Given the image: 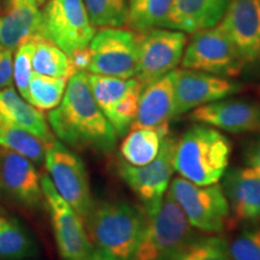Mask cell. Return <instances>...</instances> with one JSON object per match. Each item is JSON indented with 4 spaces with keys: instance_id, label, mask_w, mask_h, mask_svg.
I'll return each instance as SVG.
<instances>
[{
    "instance_id": "26",
    "label": "cell",
    "mask_w": 260,
    "mask_h": 260,
    "mask_svg": "<svg viewBox=\"0 0 260 260\" xmlns=\"http://www.w3.org/2000/svg\"><path fill=\"white\" fill-rule=\"evenodd\" d=\"M32 71L45 76L70 79L75 74L70 57L52 42L37 39L32 53Z\"/></svg>"
},
{
    "instance_id": "35",
    "label": "cell",
    "mask_w": 260,
    "mask_h": 260,
    "mask_svg": "<svg viewBox=\"0 0 260 260\" xmlns=\"http://www.w3.org/2000/svg\"><path fill=\"white\" fill-rule=\"evenodd\" d=\"M69 57H70L71 64H73L74 67L75 73H76V71L88 70V67L90 63V53H89L88 47L74 52V53Z\"/></svg>"
},
{
    "instance_id": "9",
    "label": "cell",
    "mask_w": 260,
    "mask_h": 260,
    "mask_svg": "<svg viewBox=\"0 0 260 260\" xmlns=\"http://www.w3.org/2000/svg\"><path fill=\"white\" fill-rule=\"evenodd\" d=\"M176 141L177 139L169 134L164 139L157 158L147 165L133 167L121 161L117 168L119 176L142 204L141 207L148 218L157 213L170 186L175 172L174 158Z\"/></svg>"
},
{
    "instance_id": "2",
    "label": "cell",
    "mask_w": 260,
    "mask_h": 260,
    "mask_svg": "<svg viewBox=\"0 0 260 260\" xmlns=\"http://www.w3.org/2000/svg\"><path fill=\"white\" fill-rule=\"evenodd\" d=\"M148 216L141 206L128 201H104L90 211L87 233L104 260H133Z\"/></svg>"
},
{
    "instance_id": "7",
    "label": "cell",
    "mask_w": 260,
    "mask_h": 260,
    "mask_svg": "<svg viewBox=\"0 0 260 260\" xmlns=\"http://www.w3.org/2000/svg\"><path fill=\"white\" fill-rule=\"evenodd\" d=\"M181 65L183 69L234 79L242 73L246 63L226 32L216 25L194 32L184 48Z\"/></svg>"
},
{
    "instance_id": "20",
    "label": "cell",
    "mask_w": 260,
    "mask_h": 260,
    "mask_svg": "<svg viewBox=\"0 0 260 260\" xmlns=\"http://www.w3.org/2000/svg\"><path fill=\"white\" fill-rule=\"evenodd\" d=\"M41 11L35 0H10V9L0 17V47L15 51L40 34Z\"/></svg>"
},
{
    "instance_id": "6",
    "label": "cell",
    "mask_w": 260,
    "mask_h": 260,
    "mask_svg": "<svg viewBox=\"0 0 260 260\" xmlns=\"http://www.w3.org/2000/svg\"><path fill=\"white\" fill-rule=\"evenodd\" d=\"M45 165L58 194L80 214L83 222L93 210L94 201L86 165L82 159L56 139L46 145Z\"/></svg>"
},
{
    "instance_id": "25",
    "label": "cell",
    "mask_w": 260,
    "mask_h": 260,
    "mask_svg": "<svg viewBox=\"0 0 260 260\" xmlns=\"http://www.w3.org/2000/svg\"><path fill=\"white\" fill-rule=\"evenodd\" d=\"M88 81L94 99L103 113L129 93L144 89L142 84L135 77L121 79L105 75L88 74Z\"/></svg>"
},
{
    "instance_id": "29",
    "label": "cell",
    "mask_w": 260,
    "mask_h": 260,
    "mask_svg": "<svg viewBox=\"0 0 260 260\" xmlns=\"http://www.w3.org/2000/svg\"><path fill=\"white\" fill-rule=\"evenodd\" d=\"M170 260H233L229 242L222 236H191Z\"/></svg>"
},
{
    "instance_id": "5",
    "label": "cell",
    "mask_w": 260,
    "mask_h": 260,
    "mask_svg": "<svg viewBox=\"0 0 260 260\" xmlns=\"http://www.w3.org/2000/svg\"><path fill=\"white\" fill-rule=\"evenodd\" d=\"M191 237V225L170 193L149 217L133 260H170Z\"/></svg>"
},
{
    "instance_id": "11",
    "label": "cell",
    "mask_w": 260,
    "mask_h": 260,
    "mask_svg": "<svg viewBox=\"0 0 260 260\" xmlns=\"http://www.w3.org/2000/svg\"><path fill=\"white\" fill-rule=\"evenodd\" d=\"M41 187L60 258L63 260H88L95 249L90 242L83 219L58 194L50 177H41Z\"/></svg>"
},
{
    "instance_id": "28",
    "label": "cell",
    "mask_w": 260,
    "mask_h": 260,
    "mask_svg": "<svg viewBox=\"0 0 260 260\" xmlns=\"http://www.w3.org/2000/svg\"><path fill=\"white\" fill-rule=\"evenodd\" d=\"M69 79L32 73L28 87V103L40 111H51L63 99Z\"/></svg>"
},
{
    "instance_id": "27",
    "label": "cell",
    "mask_w": 260,
    "mask_h": 260,
    "mask_svg": "<svg viewBox=\"0 0 260 260\" xmlns=\"http://www.w3.org/2000/svg\"><path fill=\"white\" fill-rule=\"evenodd\" d=\"M0 147L19 153L37 164H41L45 160L46 145L37 136L10 124L2 117H0Z\"/></svg>"
},
{
    "instance_id": "24",
    "label": "cell",
    "mask_w": 260,
    "mask_h": 260,
    "mask_svg": "<svg viewBox=\"0 0 260 260\" xmlns=\"http://www.w3.org/2000/svg\"><path fill=\"white\" fill-rule=\"evenodd\" d=\"M126 24L134 31L165 28L174 0H126Z\"/></svg>"
},
{
    "instance_id": "8",
    "label": "cell",
    "mask_w": 260,
    "mask_h": 260,
    "mask_svg": "<svg viewBox=\"0 0 260 260\" xmlns=\"http://www.w3.org/2000/svg\"><path fill=\"white\" fill-rule=\"evenodd\" d=\"M94 34L82 0H48L41 11L39 39L52 42L68 56L88 47Z\"/></svg>"
},
{
    "instance_id": "18",
    "label": "cell",
    "mask_w": 260,
    "mask_h": 260,
    "mask_svg": "<svg viewBox=\"0 0 260 260\" xmlns=\"http://www.w3.org/2000/svg\"><path fill=\"white\" fill-rule=\"evenodd\" d=\"M176 70L146 86L140 95L138 115L132 129L157 128L174 118Z\"/></svg>"
},
{
    "instance_id": "12",
    "label": "cell",
    "mask_w": 260,
    "mask_h": 260,
    "mask_svg": "<svg viewBox=\"0 0 260 260\" xmlns=\"http://www.w3.org/2000/svg\"><path fill=\"white\" fill-rule=\"evenodd\" d=\"M90 74L133 79L138 65V37L134 30L102 28L89 42Z\"/></svg>"
},
{
    "instance_id": "19",
    "label": "cell",
    "mask_w": 260,
    "mask_h": 260,
    "mask_svg": "<svg viewBox=\"0 0 260 260\" xmlns=\"http://www.w3.org/2000/svg\"><path fill=\"white\" fill-rule=\"evenodd\" d=\"M232 0H174L165 28L188 34L220 23Z\"/></svg>"
},
{
    "instance_id": "23",
    "label": "cell",
    "mask_w": 260,
    "mask_h": 260,
    "mask_svg": "<svg viewBox=\"0 0 260 260\" xmlns=\"http://www.w3.org/2000/svg\"><path fill=\"white\" fill-rule=\"evenodd\" d=\"M38 253V245L17 219L0 214V260H24Z\"/></svg>"
},
{
    "instance_id": "38",
    "label": "cell",
    "mask_w": 260,
    "mask_h": 260,
    "mask_svg": "<svg viewBox=\"0 0 260 260\" xmlns=\"http://www.w3.org/2000/svg\"><path fill=\"white\" fill-rule=\"evenodd\" d=\"M0 48H2V47H0Z\"/></svg>"
},
{
    "instance_id": "22",
    "label": "cell",
    "mask_w": 260,
    "mask_h": 260,
    "mask_svg": "<svg viewBox=\"0 0 260 260\" xmlns=\"http://www.w3.org/2000/svg\"><path fill=\"white\" fill-rule=\"evenodd\" d=\"M169 134V124L157 128L130 129L119 147L123 161L133 167L149 164L157 158L164 139Z\"/></svg>"
},
{
    "instance_id": "4",
    "label": "cell",
    "mask_w": 260,
    "mask_h": 260,
    "mask_svg": "<svg viewBox=\"0 0 260 260\" xmlns=\"http://www.w3.org/2000/svg\"><path fill=\"white\" fill-rule=\"evenodd\" d=\"M169 193L186 214L191 228L222 233L229 225L230 209L222 184L200 186L183 177H172Z\"/></svg>"
},
{
    "instance_id": "16",
    "label": "cell",
    "mask_w": 260,
    "mask_h": 260,
    "mask_svg": "<svg viewBox=\"0 0 260 260\" xmlns=\"http://www.w3.org/2000/svg\"><path fill=\"white\" fill-rule=\"evenodd\" d=\"M0 187L16 203L28 209L45 204L41 176L31 160L4 148L0 160Z\"/></svg>"
},
{
    "instance_id": "31",
    "label": "cell",
    "mask_w": 260,
    "mask_h": 260,
    "mask_svg": "<svg viewBox=\"0 0 260 260\" xmlns=\"http://www.w3.org/2000/svg\"><path fill=\"white\" fill-rule=\"evenodd\" d=\"M35 41L28 40L16 48L14 58V82L19 94L28 102V87L30 82L32 71V53H34Z\"/></svg>"
},
{
    "instance_id": "14",
    "label": "cell",
    "mask_w": 260,
    "mask_h": 260,
    "mask_svg": "<svg viewBox=\"0 0 260 260\" xmlns=\"http://www.w3.org/2000/svg\"><path fill=\"white\" fill-rule=\"evenodd\" d=\"M189 118L232 134H260V104L252 100H218L194 109Z\"/></svg>"
},
{
    "instance_id": "37",
    "label": "cell",
    "mask_w": 260,
    "mask_h": 260,
    "mask_svg": "<svg viewBox=\"0 0 260 260\" xmlns=\"http://www.w3.org/2000/svg\"><path fill=\"white\" fill-rule=\"evenodd\" d=\"M35 2L38 3V5H41V4H44V3L46 2V0H35Z\"/></svg>"
},
{
    "instance_id": "10",
    "label": "cell",
    "mask_w": 260,
    "mask_h": 260,
    "mask_svg": "<svg viewBox=\"0 0 260 260\" xmlns=\"http://www.w3.org/2000/svg\"><path fill=\"white\" fill-rule=\"evenodd\" d=\"M135 32L138 37L135 79L145 88L176 69L183 57L188 39L186 32L168 28Z\"/></svg>"
},
{
    "instance_id": "17",
    "label": "cell",
    "mask_w": 260,
    "mask_h": 260,
    "mask_svg": "<svg viewBox=\"0 0 260 260\" xmlns=\"http://www.w3.org/2000/svg\"><path fill=\"white\" fill-rule=\"evenodd\" d=\"M222 187L230 209L228 226L260 222V176L253 169H230L224 174Z\"/></svg>"
},
{
    "instance_id": "30",
    "label": "cell",
    "mask_w": 260,
    "mask_h": 260,
    "mask_svg": "<svg viewBox=\"0 0 260 260\" xmlns=\"http://www.w3.org/2000/svg\"><path fill=\"white\" fill-rule=\"evenodd\" d=\"M94 28H121L126 24V0H82Z\"/></svg>"
},
{
    "instance_id": "13",
    "label": "cell",
    "mask_w": 260,
    "mask_h": 260,
    "mask_svg": "<svg viewBox=\"0 0 260 260\" xmlns=\"http://www.w3.org/2000/svg\"><path fill=\"white\" fill-rule=\"evenodd\" d=\"M242 88L241 83L226 77L189 69L176 70L174 118L240 93Z\"/></svg>"
},
{
    "instance_id": "33",
    "label": "cell",
    "mask_w": 260,
    "mask_h": 260,
    "mask_svg": "<svg viewBox=\"0 0 260 260\" xmlns=\"http://www.w3.org/2000/svg\"><path fill=\"white\" fill-rule=\"evenodd\" d=\"M12 82H14L12 51L0 48V90L12 87Z\"/></svg>"
},
{
    "instance_id": "21",
    "label": "cell",
    "mask_w": 260,
    "mask_h": 260,
    "mask_svg": "<svg viewBox=\"0 0 260 260\" xmlns=\"http://www.w3.org/2000/svg\"><path fill=\"white\" fill-rule=\"evenodd\" d=\"M0 117L10 124L37 136L45 145L54 140L50 124L40 110L19 96L12 87L0 90Z\"/></svg>"
},
{
    "instance_id": "34",
    "label": "cell",
    "mask_w": 260,
    "mask_h": 260,
    "mask_svg": "<svg viewBox=\"0 0 260 260\" xmlns=\"http://www.w3.org/2000/svg\"><path fill=\"white\" fill-rule=\"evenodd\" d=\"M246 165L254 170L260 176V136L248 141L243 149Z\"/></svg>"
},
{
    "instance_id": "3",
    "label": "cell",
    "mask_w": 260,
    "mask_h": 260,
    "mask_svg": "<svg viewBox=\"0 0 260 260\" xmlns=\"http://www.w3.org/2000/svg\"><path fill=\"white\" fill-rule=\"evenodd\" d=\"M232 151L230 140L218 129L195 123L177 139L175 171L200 186L219 183L229 167Z\"/></svg>"
},
{
    "instance_id": "32",
    "label": "cell",
    "mask_w": 260,
    "mask_h": 260,
    "mask_svg": "<svg viewBox=\"0 0 260 260\" xmlns=\"http://www.w3.org/2000/svg\"><path fill=\"white\" fill-rule=\"evenodd\" d=\"M233 260H260V228L247 226L229 242Z\"/></svg>"
},
{
    "instance_id": "15",
    "label": "cell",
    "mask_w": 260,
    "mask_h": 260,
    "mask_svg": "<svg viewBox=\"0 0 260 260\" xmlns=\"http://www.w3.org/2000/svg\"><path fill=\"white\" fill-rule=\"evenodd\" d=\"M218 25L246 65L260 63V0H232Z\"/></svg>"
},
{
    "instance_id": "1",
    "label": "cell",
    "mask_w": 260,
    "mask_h": 260,
    "mask_svg": "<svg viewBox=\"0 0 260 260\" xmlns=\"http://www.w3.org/2000/svg\"><path fill=\"white\" fill-rule=\"evenodd\" d=\"M48 124L60 142L73 148L110 153L117 146L118 136L98 106L86 71L71 75L60 104L48 113Z\"/></svg>"
},
{
    "instance_id": "36",
    "label": "cell",
    "mask_w": 260,
    "mask_h": 260,
    "mask_svg": "<svg viewBox=\"0 0 260 260\" xmlns=\"http://www.w3.org/2000/svg\"><path fill=\"white\" fill-rule=\"evenodd\" d=\"M88 260H104V259H103L102 256H100L99 254H98L96 252H94V254H93L92 256H90V258H89Z\"/></svg>"
}]
</instances>
